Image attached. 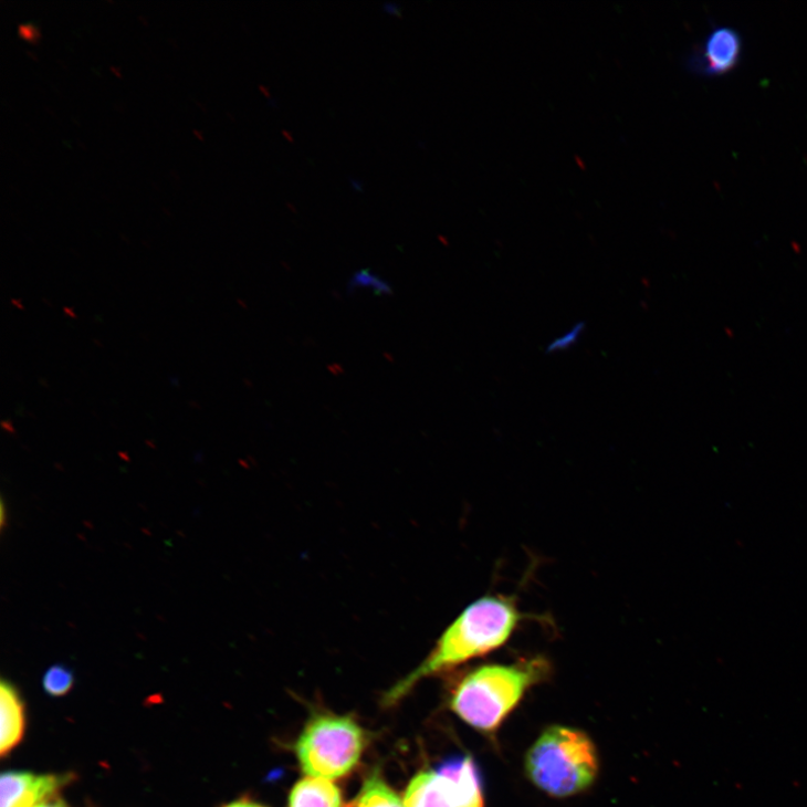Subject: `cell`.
<instances>
[{
	"instance_id": "cell-1",
	"label": "cell",
	"mask_w": 807,
	"mask_h": 807,
	"mask_svg": "<svg viewBox=\"0 0 807 807\" xmlns=\"http://www.w3.org/2000/svg\"><path fill=\"white\" fill-rule=\"evenodd\" d=\"M522 621L512 598L488 596L471 604L441 635L430 656L385 696L394 704L420 681L491 654L510 641Z\"/></svg>"
},
{
	"instance_id": "cell-2",
	"label": "cell",
	"mask_w": 807,
	"mask_h": 807,
	"mask_svg": "<svg viewBox=\"0 0 807 807\" xmlns=\"http://www.w3.org/2000/svg\"><path fill=\"white\" fill-rule=\"evenodd\" d=\"M548 673L549 665L543 658L480 667L459 682L451 709L472 729L494 733L526 692Z\"/></svg>"
},
{
	"instance_id": "cell-3",
	"label": "cell",
	"mask_w": 807,
	"mask_h": 807,
	"mask_svg": "<svg viewBox=\"0 0 807 807\" xmlns=\"http://www.w3.org/2000/svg\"><path fill=\"white\" fill-rule=\"evenodd\" d=\"M525 772L538 789L552 797L575 796L589 789L598 777L597 748L583 731L552 725L527 752Z\"/></svg>"
},
{
	"instance_id": "cell-4",
	"label": "cell",
	"mask_w": 807,
	"mask_h": 807,
	"mask_svg": "<svg viewBox=\"0 0 807 807\" xmlns=\"http://www.w3.org/2000/svg\"><path fill=\"white\" fill-rule=\"evenodd\" d=\"M365 735L353 719L322 715L313 719L296 743V756L310 777L338 779L359 763Z\"/></svg>"
},
{
	"instance_id": "cell-5",
	"label": "cell",
	"mask_w": 807,
	"mask_h": 807,
	"mask_svg": "<svg viewBox=\"0 0 807 807\" xmlns=\"http://www.w3.org/2000/svg\"><path fill=\"white\" fill-rule=\"evenodd\" d=\"M462 786L457 757L437 769L418 774L409 784L404 804L407 807H460Z\"/></svg>"
},
{
	"instance_id": "cell-6",
	"label": "cell",
	"mask_w": 807,
	"mask_h": 807,
	"mask_svg": "<svg viewBox=\"0 0 807 807\" xmlns=\"http://www.w3.org/2000/svg\"><path fill=\"white\" fill-rule=\"evenodd\" d=\"M71 778V775L7 772L0 779V793H2L0 807H34L56 796Z\"/></svg>"
},
{
	"instance_id": "cell-7",
	"label": "cell",
	"mask_w": 807,
	"mask_h": 807,
	"mask_svg": "<svg viewBox=\"0 0 807 807\" xmlns=\"http://www.w3.org/2000/svg\"><path fill=\"white\" fill-rule=\"evenodd\" d=\"M741 35L731 28L715 29L692 61L698 71L706 75L729 73L737 66L742 56Z\"/></svg>"
},
{
	"instance_id": "cell-8",
	"label": "cell",
	"mask_w": 807,
	"mask_h": 807,
	"mask_svg": "<svg viewBox=\"0 0 807 807\" xmlns=\"http://www.w3.org/2000/svg\"><path fill=\"white\" fill-rule=\"evenodd\" d=\"M27 716L24 702L8 681L0 684V754L11 753L23 740Z\"/></svg>"
},
{
	"instance_id": "cell-9",
	"label": "cell",
	"mask_w": 807,
	"mask_h": 807,
	"mask_svg": "<svg viewBox=\"0 0 807 807\" xmlns=\"http://www.w3.org/2000/svg\"><path fill=\"white\" fill-rule=\"evenodd\" d=\"M289 807H343V796L332 780L307 776L292 789Z\"/></svg>"
},
{
	"instance_id": "cell-10",
	"label": "cell",
	"mask_w": 807,
	"mask_h": 807,
	"mask_svg": "<svg viewBox=\"0 0 807 807\" xmlns=\"http://www.w3.org/2000/svg\"><path fill=\"white\" fill-rule=\"evenodd\" d=\"M457 766L462 786L460 807H484L482 776L472 757H457Z\"/></svg>"
},
{
	"instance_id": "cell-11",
	"label": "cell",
	"mask_w": 807,
	"mask_h": 807,
	"mask_svg": "<svg viewBox=\"0 0 807 807\" xmlns=\"http://www.w3.org/2000/svg\"><path fill=\"white\" fill-rule=\"evenodd\" d=\"M355 807H407L404 800L375 773L366 779Z\"/></svg>"
},
{
	"instance_id": "cell-12",
	"label": "cell",
	"mask_w": 807,
	"mask_h": 807,
	"mask_svg": "<svg viewBox=\"0 0 807 807\" xmlns=\"http://www.w3.org/2000/svg\"><path fill=\"white\" fill-rule=\"evenodd\" d=\"M73 673L65 665H53L43 678V687L46 693L52 696H63L69 693L73 687Z\"/></svg>"
},
{
	"instance_id": "cell-13",
	"label": "cell",
	"mask_w": 807,
	"mask_h": 807,
	"mask_svg": "<svg viewBox=\"0 0 807 807\" xmlns=\"http://www.w3.org/2000/svg\"><path fill=\"white\" fill-rule=\"evenodd\" d=\"M348 289L350 291L368 290L377 295L391 293L390 285L370 270L356 272L349 281Z\"/></svg>"
},
{
	"instance_id": "cell-14",
	"label": "cell",
	"mask_w": 807,
	"mask_h": 807,
	"mask_svg": "<svg viewBox=\"0 0 807 807\" xmlns=\"http://www.w3.org/2000/svg\"><path fill=\"white\" fill-rule=\"evenodd\" d=\"M580 333H581V326L576 327L573 332L568 333L567 335L563 336L562 338L557 339L554 344H552L549 347V350H562L564 348H568L575 342H577Z\"/></svg>"
},
{
	"instance_id": "cell-15",
	"label": "cell",
	"mask_w": 807,
	"mask_h": 807,
	"mask_svg": "<svg viewBox=\"0 0 807 807\" xmlns=\"http://www.w3.org/2000/svg\"><path fill=\"white\" fill-rule=\"evenodd\" d=\"M34 807H69V805L65 803L64 799L60 798L56 795L46 800H43L42 803L38 804Z\"/></svg>"
},
{
	"instance_id": "cell-16",
	"label": "cell",
	"mask_w": 807,
	"mask_h": 807,
	"mask_svg": "<svg viewBox=\"0 0 807 807\" xmlns=\"http://www.w3.org/2000/svg\"><path fill=\"white\" fill-rule=\"evenodd\" d=\"M19 32H20V35L28 41L35 40L36 34H38L35 29L31 25H20Z\"/></svg>"
},
{
	"instance_id": "cell-17",
	"label": "cell",
	"mask_w": 807,
	"mask_h": 807,
	"mask_svg": "<svg viewBox=\"0 0 807 807\" xmlns=\"http://www.w3.org/2000/svg\"><path fill=\"white\" fill-rule=\"evenodd\" d=\"M223 807H265L252 800L240 799L224 805Z\"/></svg>"
},
{
	"instance_id": "cell-18",
	"label": "cell",
	"mask_w": 807,
	"mask_h": 807,
	"mask_svg": "<svg viewBox=\"0 0 807 807\" xmlns=\"http://www.w3.org/2000/svg\"><path fill=\"white\" fill-rule=\"evenodd\" d=\"M384 9H385L386 12H388L390 14H395V15H399L400 14V9L395 3H386L384 6Z\"/></svg>"
}]
</instances>
